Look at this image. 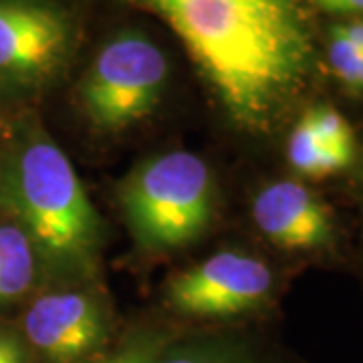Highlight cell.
<instances>
[{
    "instance_id": "cell-1",
    "label": "cell",
    "mask_w": 363,
    "mask_h": 363,
    "mask_svg": "<svg viewBox=\"0 0 363 363\" xmlns=\"http://www.w3.org/2000/svg\"><path fill=\"white\" fill-rule=\"evenodd\" d=\"M0 206L57 264L85 267L95 257L101 236L97 212L73 164L49 138L28 140L2 166Z\"/></svg>"
},
{
    "instance_id": "cell-2",
    "label": "cell",
    "mask_w": 363,
    "mask_h": 363,
    "mask_svg": "<svg viewBox=\"0 0 363 363\" xmlns=\"http://www.w3.org/2000/svg\"><path fill=\"white\" fill-rule=\"evenodd\" d=\"M131 234L150 250H176L202 236L214 214V182L202 157L169 152L142 162L121 184Z\"/></svg>"
},
{
    "instance_id": "cell-3",
    "label": "cell",
    "mask_w": 363,
    "mask_h": 363,
    "mask_svg": "<svg viewBox=\"0 0 363 363\" xmlns=\"http://www.w3.org/2000/svg\"><path fill=\"white\" fill-rule=\"evenodd\" d=\"M168 59L135 30L121 33L95 55L81 83V104L101 131H123L147 117L162 99Z\"/></svg>"
},
{
    "instance_id": "cell-4",
    "label": "cell",
    "mask_w": 363,
    "mask_h": 363,
    "mask_svg": "<svg viewBox=\"0 0 363 363\" xmlns=\"http://www.w3.org/2000/svg\"><path fill=\"white\" fill-rule=\"evenodd\" d=\"M73 45L67 13L47 0H0V81L37 85L55 77Z\"/></svg>"
},
{
    "instance_id": "cell-5",
    "label": "cell",
    "mask_w": 363,
    "mask_h": 363,
    "mask_svg": "<svg viewBox=\"0 0 363 363\" xmlns=\"http://www.w3.org/2000/svg\"><path fill=\"white\" fill-rule=\"evenodd\" d=\"M272 286L271 269L242 252H218L168 285V303L182 315L234 317L260 305Z\"/></svg>"
},
{
    "instance_id": "cell-6",
    "label": "cell",
    "mask_w": 363,
    "mask_h": 363,
    "mask_svg": "<svg viewBox=\"0 0 363 363\" xmlns=\"http://www.w3.org/2000/svg\"><path fill=\"white\" fill-rule=\"evenodd\" d=\"M25 335L47 363H87L107 341L99 303L85 293L63 291L37 298L25 315Z\"/></svg>"
},
{
    "instance_id": "cell-7",
    "label": "cell",
    "mask_w": 363,
    "mask_h": 363,
    "mask_svg": "<svg viewBox=\"0 0 363 363\" xmlns=\"http://www.w3.org/2000/svg\"><path fill=\"white\" fill-rule=\"evenodd\" d=\"M252 218L272 245L286 250L321 248L333 238L327 208L297 182H277L260 190Z\"/></svg>"
},
{
    "instance_id": "cell-8",
    "label": "cell",
    "mask_w": 363,
    "mask_h": 363,
    "mask_svg": "<svg viewBox=\"0 0 363 363\" xmlns=\"http://www.w3.org/2000/svg\"><path fill=\"white\" fill-rule=\"evenodd\" d=\"M35 247L14 222L0 224V303L13 301L35 281Z\"/></svg>"
},
{
    "instance_id": "cell-9",
    "label": "cell",
    "mask_w": 363,
    "mask_h": 363,
    "mask_svg": "<svg viewBox=\"0 0 363 363\" xmlns=\"http://www.w3.org/2000/svg\"><path fill=\"white\" fill-rule=\"evenodd\" d=\"M156 363H260L245 351L220 343H180L162 347Z\"/></svg>"
},
{
    "instance_id": "cell-10",
    "label": "cell",
    "mask_w": 363,
    "mask_h": 363,
    "mask_svg": "<svg viewBox=\"0 0 363 363\" xmlns=\"http://www.w3.org/2000/svg\"><path fill=\"white\" fill-rule=\"evenodd\" d=\"M321 150H323V143L319 142L309 121L303 116V119L295 125V130L289 138L286 156H289L291 166L297 169L298 174L315 178V168H317V160H319Z\"/></svg>"
},
{
    "instance_id": "cell-11",
    "label": "cell",
    "mask_w": 363,
    "mask_h": 363,
    "mask_svg": "<svg viewBox=\"0 0 363 363\" xmlns=\"http://www.w3.org/2000/svg\"><path fill=\"white\" fill-rule=\"evenodd\" d=\"M305 119L315 131L321 143H335V145H353V133L345 117L333 107H313L305 113Z\"/></svg>"
},
{
    "instance_id": "cell-12",
    "label": "cell",
    "mask_w": 363,
    "mask_h": 363,
    "mask_svg": "<svg viewBox=\"0 0 363 363\" xmlns=\"http://www.w3.org/2000/svg\"><path fill=\"white\" fill-rule=\"evenodd\" d=\"M331 47H329V61L331 69L347 87L355 91H363V52L357 51L347 40L339 39L331 35Z\"/></svg>"
},
{
    "instance_id": "cell-13",
    "label": "cell",
    "mask_w": 363,
    "mask_h": 363,
    "mask_svg": "<svg viewBox=\"0 0 363 363\" xmlns=\"http://www.w3.org/2000/svg\"><path fill=\"white\" fill-rule=\"evenodd\" d=\"M162 351V341L154 335H140L130 339L119 350L105 355L101 359H91L87 363H156Z\"/></svg>"
},
{
    "instance_id": "cell-14",
    "label": "cell",
    "mask_w": 363,
    "mask_h": 363,
    "mask_svg": "<svg viewBox=\"0 0 363 363\" xmlns=\"http://www.w3.org/2000/svg\"><path fill=\"white\" fill-rule=\"evenodd\" d=\"M331 35L339 39L347 40L357 51L363 52V23H351V25H339L331 28Z\"/></svg>"
},
{
    "instance_id": "cell-15",
    "label": "cell",
    "mask_w": 363,
    "mask_h": 363,
    "mask_svg": "<svg viewBox=\"0 0 363 363\" xmlns=\"http://www.w3.org/2000/svg\"><path fill=\"white\" fill-rule=\"evenodd\" d=\"M0 363H25V353L21 345L9 335L0 333Z\"/></svg>"
},
{
    "instance_id": "cell-16",
    "label": "cell",
    "mask_w": 363,
    "mask_h": 363,
    "mask_svg": "<svg viewBox=\"0 0 363 363\" xmlns=\"http://www.w3.org/2000/svg\"><path fill=\"white\" fill-rule=\"evenodd\" d=\"M323 6L337 11V13H362L363 14V0H319Z\"/></svg>"
}]
</instances>
